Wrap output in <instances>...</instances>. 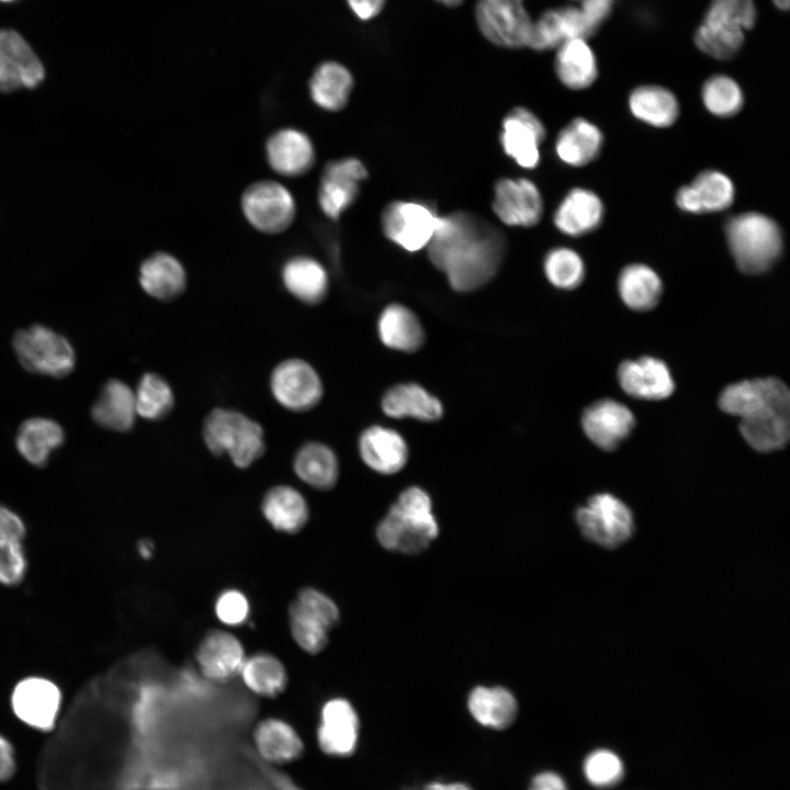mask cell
Listing matches in <instances>:
<instances>
[{
    "label": "cell",
    "mask_w": 790,
    "mask_h": 790,
    "mask_svg": "<svg viewBox=\"0 0 790 790\" xmlns=\"http://www.w3.org/2000/svg\"><path fill=\"white\" fill-rule=\"evenodd\" d=\"M431 263L458 292H471L489 282L506 255L501 230L470 212L438 217L435 234L427 246Z\"/></svg>",
    "instance_id": "1"
},
{
    "label": "cell",
    "mask_w": 790,
    "mask_h": 790,
    "mask_svg": "<svg viewBox=\"0 0 790 790\" xmlns=\"http://www.w3.org/2000/svg\"><path fill=\"white\" fill-rule=\"evenodd\" d=\"M720 408L741 419L740 431L756 451L782 449L790 437V393L779 379L745 380L727 385Z\"/></svg>",
    "instance_id": "2"
},
{
    "label": "cell",
    "mask_w": 790,
    "mask_h": 790,
    "mask_svg": "<svg viewBox=\"0 0 790 790\" xmlns=\"http://www.w3.org/2000/svg\"><path fill=\"white\" fill-rule=\"evenodd\" d=\"M439 527L429 495L417 486L403 490L379 523L376 537L382 546L405 554L425 551L437 538Z\"/></svg>",
    "instance_id": "3"
},
{
    "label": "cell",
    "mask_w": 790,
    "mask_h": 790,
    "mask_svg": "<svg viewBox=\"0 0 790 790\" xmlns=\"http://www.w3.org/2000/svg\"><path fill=\"white\" fill-rule=\"evenodd\" d=\"M725 237L737 268L746 274L766 272L782 252L780 227L760 213L747 212L731 217L725 225Z\"/></svg>",
    "instance_id": "4"
},
{
    "label": "cell",
    "mask_w": 790,
    "mask_h": 790,
    "mask_svg": "<svg viewBox=\"0 0 790 790\" xmlns=\"http://www.w3.org/2000/svg\"><path fill=\"white\" fill-rule=\"evenodd\" d=\"M202 436L210 452L217 456L227 453L240 469L250 466L266 449L262 427L233 409H212L203 421Z\"/></svg>",
    "instance_id": "5"
},
{
    "label": "cell",
    "mask_w": 790,
    "mask_h": 790,
    "mask_svg": "<svg viewBox=\"0 0 790 790\" xmlns=\"http://www.w3.org/2000/svg\"><path fill=\"white\" fill-rule=\"evenodd\" d=\"M340 612L334 600L313 587H303L289 607V627L295 643L315 655L328 643V634L339 622Z\"/></svg>",
    "instance_id": "6"
},
{
    "label": "cell",
    "mask_w": 790,
    "mask_h": 790,
    "mask_svg": "<svg viewBox=\"0 0 790 790\" xmlns=\"http://www.w3.org/2000/svg\"><path fill=\"white\" fill-rule=\"evenodd\" d=\"M575 519L582 534L603 549H617L634 532L631 509L609 493L589 497L585 506L577 508Z\"/></svg>",
    "instance_id": "7"
},
{
    "label": "cell",
    "mask_w": 790,
    "mask_h": 790,
    "mask_svg": "<svg viewBox=\"0 0 790 790\" xmlns=\"http://www.w3.org/2000/svg\"><path fill=\"white\" fill-rule=\"evenodd\" d=\"M12 343L20 363L30 372L63 377L75 366L70 342L45 326L34 325L16 331Z\"/></svg>",
    "instance_id": "8"
},
{
    "label": "cell",
    "mask_w": 790,
    "mask_h": 790,
    "mask_svg": "<svg viewBox=\"0 0 790 790\" xmlns=\"http://www.w3.org/2000/svg\"><path fill=\"white\" fill-rule=\"evenodd\" d=\"M439 215L435 208L419 201H393L382 212L384 235L406 251L427 247L435 234Z\"/></svg>",
    "instance_id": "9"
},
{
    "label": "cell",
    "mask_w": 790,
    "mask_h": 790,
    "mask_svg": "<svg viewBox=\"0 0 790 790\" xmlns=\"http://www.w3.org/2000/svg\"><path fill=\"white\" fill-rule=\"evenodd\" d=\"M475 21L486 40L505 48L527 46L533 22L523 0H478Z\"/></svg>",
    "instance_id": "10"
},
{
    "label": "cell",
    "mask_w": 790,
    "mask_h": 790,
    "mask_svg": "<svg viewBox=\"0 0 790 790\" xmlns=\"http://www.w3.org/2000/svg\"><path fill=\"white\" fill-rule=\"evenodd\" d=\"M244 214L257 229L276 234L286 229L295 215L291 192L279 182L264 180L247 188L241 199Z\"/></svg>",
    "instance_id": "11"
},
{
    "label": "cell",
    "mask_w": 790,
    "mask_h": 790,
    "mask_svg": "<svg viewBox=\"0 0 790 790\" xmlns=\"http://www.w3.org/2000/svg\"><path fill=\"white\" fill-rule=\"evenodd\" d=\"M61 701L60 688L53 680L40 676L21 679L11 693V707L16 718L40 731L55 727Z\"/></svg>",
    "instance_id": "12"
},
{
    "label": "cell",
    "mask_w": 790,
    "mask_h": 790,
    "mask_svg": "<svg viewBox=\"0 0 790 790\" xmlns=\"http://www.w3.org/2000/svg\"><path fill=\"white\" fill-rule=\"evenodd\" d=\"M270 387L276 402L289 410L303 413L323 397V383L315 369L302 359H287L272 371Z\"/></svg>",
    "instance_id": "13"
},
{
    "label": "cell",
    "mask_w": 790,
    "mask_h": 790,
    "mask_svg": "<svg viewBox=\"0 0 790 790\" xmlns=\"http://www.w3.org/2000/svg\"><path fill=\"white\" fill-rule=\"evenodd\" d=\"M492 207L507 226L532 227L542 217L543 200L531 180L501 178L494 185Z\"/></svg>",
    "instance_id": "14"
},
{
    "label": "cell",
    "mask_w": 790,
    "mask_h": 790,
    "mask_svg": "<svg viewBox=\"0 0 790 790\" xmlns=\"http://www.w3.org/2000/svg\"><path fill=\"white\" fill-rule=\"evenodd\" d=\"M368 171L361 160L353 157L330 161L321 174L318 202L321 211L337 219L356 201L360 183Z\"/></svg>",
    "instance_id": "15"
},
{
    "label": "cell",
    "mask_w": 790,
    "mask_h": 790,
    "mask_svg": "<svg viewBox=\"0 0 790 790\" xmlns=\"http://www.w3.org/2000/svg\"><path fill=\"white\" fill-rule=\"evenodd\" d=\"M544 138V125L527 108H514L501 122L500 144L503 150L521 168L538 167L540 145Z\"/></svg>",
    "instance_id": "16"
},
{
    "label": "cell",
    "mask_w": 790,
    "mask_h": 790,
    "mask_svg": "<svg viewBox=\"0 0 790 790\" xmlns=\"http://www.w3.org/2000/svg\"><path fill=\"white\" fill-rule=\"evenodd\" d=\"M44 76L41 60L23 37L11 30L0 31V91L35 88Z\"/></svg>",
    "instance_id": "17"
},
{
    "label": "cell",
    "mask_w": 790,
    "mask_h": 790,
    "mask_svg": "<svg viewBox=\"0 0 790 790\" xmlns=\"http://www.w3.org/2000/svg\"><path fill=\"white\" fill-rule=\"evenodd\" d=\"M359 727V718L352 704L343 698H332L320 709L317 744L329 756L351 755L358 745Z\"/></svg>",
    "instance_id": "18"
},
{
    "label": "cell",
    "mask_w": 790,
    "mask_h": 790,
    "mask_svg": "<svg viewBox=\"0 0 790 790\" xmlns=\"http://www.w3.org/2000/svg\"><path fill=\"white\" fill-rule=\"evenodd\" d=\"M634 424V415L625 405L608 398L592 403L582 416L585 435L605 451L617 449L630 435Z\"/></svg>",
    "instance_id": "19"
},
{
    "label": "cell",
    "mask_w": 790,
    "mask_h": 790,
    "mask_svg": "<svg viewBox=\"0 0 790 790\" xmlns=\"http://www.w3.org/2000/svg\"><path fill=\"white\" fill-rule=\"evenodd\" d=\"M195 658L205 678L225 684L239 675L246 656L241 642L234 634L211 630L201 640Z\"/></svg>",
    "instance_id": "20"
},
{
    "label": "cell",
    "mask_w": 790,
    "mask_h": 790,
    "mask_svg": "<svg viewBox=\"0 0 790 790\" xmlns=\"http://www.w3.org/2000/svg\"><path fill=\"white\" fill-rule=\"evenodd\" d=\"M618 381L628 395L645 400L667 398L675 388L666 363L653 357L623 361L618 368Z\"/></svg>",
    "instance_id": "21"
},
{
    "label": "cell",
    "mask_w": 790,
    "mask_h": 790,
    "mask_svg": "<svg viewBox=\"0 0 790 790\" xmlns=\"http://www.w3.org/2000/svg\"><path fill=\"white\" fill-rule=\"evenodd\" d=\"M252 741L258 755L272 765L294 763L305 749L298 732L279 718H267L258 722L253 729Z\"/></svg>",
    "instance_id": "22"
},
{
    "label": "cell",
    "mask_w": 790,
    "mask_h": 790,
    "mask_svg": "<svg viewBox=\"0 0 790 790\" xmlns=\"http://www.w3.org/2000/svg\"><path fill=\"white\" fill-rule=\"evenodd\" d=\"M359 452L363 462L381 474H395L406 464L408 447L395 430L372 426L359 439Z\"/></svg>",
    "instance_id": "23"
},
{
    "label": "cell",
    "mask_w": 790,
    "mask_h": 790,
    "mask_svg": "<svg viewBox=\"0 0 790 790\" xmlns=\"http://www.w3.org/2000/svg\"><path fill=\"white\" fill-rule=\"evenodd\" d=\"M266 153L271 168L285 177L306 173L315 161V150L309 137L293 128L274 133L267 142Z\"/></svg>",
    "instance_id": "24"
},
{
    "label": "cell",
    "mask_w": 790,
    "mask_h": 790,
    "mask_svg": "<svg viewBox=\"0 0 790 790\" xmlns=\"http://www.w3.org/2000/svg\"><path fill=\"white\" fill-rule=\"evenodd\" d=\"M603 213L602 201L595 192L575 188L557 206L553 222L561 233L578 237L595 230L602 222Z\"/></svg>",
    "instance_id": "25"
},
{
    "label": "cell",
    "mask_w": 790,
    "mask_h": 790,
    "mask_svg": "<svg viewBox=\"0 0 790 790\" xmlns=\"http://www.w3.org/2000/svg\"><path fill=\"white\" fill-rule=\"evenodd\" d=\"M261 510L267 521L287 534L300 532L308 521L309 509L304 496L289 485H276L263 496Z\"/></svg>",
    "instance_id": "26"
},
{
    "label": "cell",
    "mask_w": 790,
    "mask_h": 790,
    "mask_svg": "<svg viewBox=\"0 0 790 790\" xmlns=\"http://www.w3.org/2000/svg\"><path fill=\"white\" fill-rule=\"evenodd\" d=\"M93 420L103 428L128 431L133 428L137 413L135 394L120 380H110L92 406Z\"/></svg>",
    "instance_id": "27"
},
{
    "label": "cell",
    "mask_w": 790,
    "mask_h": 790,
    "mask_svg": "<svg viewBox=\"0 0 790 790\" xmlns=\"http://www.w3.org/2000/svg\"><path fill=\"white\" fill-rule=\"evenodd\" d=\"M382 409L393 418L413 417L424 421L441 418V402L422 386L415 383L397 384L382 398Z\"/></svg>",
    "instance_id": "28"
},
{
    "label": "cell",
    "mask_w": 790,
    "mask_h": 790,
    "mask_svg": "<svg viewBox=\"0 0 790 790\" xmlns=\"http://www.w3.org/2000/svg\"><path fill=\"white\" fill-rule=\"evenodd\" d=\"M554 69L560 81L574 90L590 87L598 76L596 56L583 38L568 40L558 46Z\"/></svg>",
    "instance_id": "29"
},
{
    "label": "cell",
    "mask_w": 790,
    "mask_h": 790,
    "mask_svg": "<svg viewBox=\"0 0 790 790\" xmlns=\"http://www.w3.org/2000/svg\"><path fill=\"white\" fill-rule=\"evenodd\" d=\"M602 143L600 129L591 122L577 117L558 133L555 151L564 163L582 167L597 158Z\"/></svg>",
    "instance_id": "30"
},
{
    "label": "cell",
    "mask_w": 790,
    "mask_h": 790,
    "mask_svg": "<svg viewBox=\"0 0 790 790\" xmlns=\"http://www.w3.org/2000/svg\"><path fill=\"white\" fill-rule=\"evenodd\" d=\"M139 283L148 295L169 301L184 291L187 275L182 264L174 257L159 252L143 262Z\"/></svg>",
    "instance_id": "31"
},
{
    "label": "cell",
    "mask_w": 790,
    "mask_h": 790,
    "mask_svg": "<svg viewBox=\"0 0 790 790\" xmlns=\"http://www.w3.org/2000/svg\"><path fill=\"white\" fill-rule=\"evenodd\" d=\"M377 329L381 341L394 350L414 352L424 343L425 334L419 319L400 304L394 303L383 309Z\"/></svg>",
    "instance_id": "32"
},
{
    "label": "cell",
    "mask_w": 790,
    "mask_h": 790,
    "mask_svg": "<svg viewBox=\"0 0 790 790\" xmlns=\"http://www.w3.org/2000/svg\"><path fill=\"white\" fill-rule=\"evenodd\" d=\"M293 469L300 479L319 490L332 488L339 475L338 460L334 451L316 441L306 442L298 449Z\"/></svg>",
    "instance_id": "33"
},
{
    "label": "cell",
    "mask_w": 790,
    "mask_h": 790,
    "mask_svg": "<svg viewBox=\"0 0 790 790\" xmlns=\"http://www.w3.org/2000/svg\"><path fill=\"white\" fill-rule=\"evenodd\" d=\"M63 441V428L55 420L43 417L25 420L20 426L15 439L19 453L35 466H44L50 453Z\"/></svg>",
    "instance_id": "34"
},
{
    "label": "cell",
    "mask_w": 790,
    "mask_h": 790,
    "mask_svg": "<svg viewBox=\"0 0 790 790\" xmlns=\"http://www.w3.org/2000/svg\"><path fill=\"white\" fill-rule=\"evenodd\" d=\"M467 707L479 724L496 730L511 725L518 713L516 698L503 687H476L469 696Z\"/></svg>",
    "instance_id": "35"
},
{
    "label": "cell",
    "mask_w": 790,
    "mask_h": 790,
    "mask_svg": "<svg viewBox=\"0 0 790 790\" xmlns=\"http://www.w3.org/2000/svg\"><path fill=\"white\" fill-rule=\"evenodd\" d=\"M286 290L306 304H318L328 291V276L325 268L309 257H295L289 260L282 270Z\"/></svg>",
    "instance_id": "36"
},
{
    "label": "cell",
    "mask_w": 790,
    "mask_h": 790,
    "mask_svg": "<svg viewBox=\"0 0 790 790\" xmlns=\"http://www.w3.org/2000/svg\"><path fill=\"white\" fill-rule=\"evenodd\" d=\"M352 87V75L337 61L320 64L309 80V93L313 101L319 108L331 112L346 106Z\"/></svg>",
    "instance_id": "37"
},
{
    "label": "cell",
    "mask_w": 790,
    "mask_h": 790,
    "mask_svg": "<svg viewBox=\"0 0 790 790\" xmlns=\"http://www.w3.org/2000/svg\"><path fill=\"white\" fill-rule=\"evenodd\" d=\"M618 291L622 302L637 312L650 311L658 303L663 285L658 274L642 263L629 264L618 279Z\"/></svg>",
    "instance_id": "38"
},
{
    "label": "cell",
    "mask_w": 790,
    "mask_h": 790,
    "mask_svg": "<svg viewBox=\"0 0 790 790\" xmlns=\"http://www.w3.org/2000/svg\"><path fill=\"white\" fill-rule=\"evenodd\" d=\"M629 108L636 119L655 127L670 126L679 115L676 97L659 86L635 88L629 97Z\"/></svg>",
    "instance_id": "39"
},
{
    "label": "cell",
    "mask_w": 790,
    "mask_h": 790,
    "mask_svg": "<svg viewBox=\"0 0 790 790\" xmlns=\"http://www.w3.org/2000/svg\"><path fill=\"white\" fill-rule=\"evenodd\" d=\"M239 675L250 691L264 698L278 697L287 686V673L283 663L267 652L246 657Z\"/></svg>",
    "instance_id": "40"
},
{
    "label": "cell",
    "mask_w": 790,
    "mask_h": 790,
    "mask_svg": "<svg viewBox=\"0 0 790 790\" xmlns=\"http://www.w3.org/2000/svg\"><path fill=\"white\" fill-rule=\"evenodd\" d=\"M134 394L136 413L145 419H161L171 411L174 405L170 385L155 373L144 374Z\"/></svg>",
    "instance_id": "41"
},
{
    "label": "cell",
    "mask_w": 790,
    "mask_h": 790,
    "mask_svg": "<svg viewBox=\"0 0 790 790\" xmlns=\"http://www.w3.org/2000/svg\"><path fill=\"white\" fill-rule=\"evenodd\" d=\"M700 213L720 212L727 208L734 200V185L731 179L716 170L699 173L690 183Z\"/></svg>",
    "instance_id": "42"
},
{
    "label": "cell",
    "mask_w": 790,
    "mask_h": 790,
    "mask_svg": "<svg viewBox=\"0 0 790 790\" xmlns=\"http://www.w3.org/2000/svg\"><path fill=\"white\" fill-rule=\"evenodd\" d=\"M544 273L554 286L573 290L584 280L585 266L580 256L566 247L551 249L544 258Z\"/></svg>",
    "instance_id": "43"
},
{
    "label": "cell",
    "mask_w": 790,
    "mask_h": 790,
    "mask_svg": "<svg viewBox=\"0 0 790 790\" xmlns=\"http://www.w3.org/2000/svg\"><path fill=\"white\" fill-rule=\"evenodd\" d=\"M695 43L702 53L724 60L740 50L744 43V31L702 22L695 33Z\"/></svg>",
    "instance_id": "44"
},
{
    "label": "cell",
    "mask_w": 790,
    "mask_h": 790,
    "mask_svg": "<svg viewBox=\"0 0 790 790\" xmlns=\"http://www.w3.org/2000/svg\"><path fill=\"white\" fill-rule=\"evenodd\" d=\"M702 101L710 113L729 117L742 109L744 97L735 80L724 75H715L703 83Z\"/></svg>",
    "instance_id": "45"
},
{
    "label": "cell",
    "mask_w": 790,
    "mask_h": 790,
    "mask_svg": "<svg viewBox=\"0 0 790 790\" xmlns=\"http://www.w3.org/2000/svg\"><path fill=\"white\" fill-rule=\"evenodd\" d=\"M583 771L587 781L594 787L609 788L622 780L624 766L616 753L599 748L586 756Z\"/></svg>",
    "instance_id": "46"
},
{
    "label": "cell",
    "mask_w": 790,
    "mask_h": 790,
    "mask_svg": "<svg viewBox=\"0 0 790 790\" xmlns=\"http://www.w3.org/2000/svg\"><path fill=\"white\" fill-rule=\"evenodd\" d=\"M756 7L753 0H711L703 22L743 31L754 26Z\"/></svg>",
    "instance_id": "47"
},
{
    "label": "cell",
    "mask_w": 790,
    "mask_h": 790,
    "mask_svg": "<svg viewBox=\"0 0 790 790\" xmlns=\"http://www.w3.org/2000/svg\"><path fill=\"white\" fill-rule=\"evenodd\" d=\"M27 571V560L23 541L1 539L0 540V584L3 586H16L20 584Z\"/></svg>",
    "instance_id": "48"
},
{
    "label": "cell",
    "mask_w": 790,
    "mask_h": 790,
    "mask_svg": "<svg viewBox=\"0 0 790 790\" xmlns=\"http://www.w3.org/2000/svg\"><path fill=\"white\" fill-rule=\"evenodd\" d=\"M565 41L558 9H552L532 22L527 46L534 50H548L558 47Z\"/></svg>",
    "instance_id": "49"
},
{
    "label": "cell",
    "mask_w": 790,
    "mask_h": 790,
    "mask_svg": "<svg viewBox=\"0 0 790 790\" xmlns=\"http://www.w3.org/2000/svg\"><path fill=\"white\" fill-rule=\"evenodd\" d=\"M250 606L247 597L238 589H226L216 599L215 613L219 621L230 627L245 623Z\"/></svg>",
    "instance_id": "50"
},
{
    "label": "cell",
    "mask_w": 790,
    "mask_h": 790,
    "mask_svg": "<svg viewBox=\"0 0 790 790\" xmlns=\"http://www.w3.org/2000/svg\"><path fill=\"white\" fill-rule=\"evenodd\" d=\"M26 527L22 518L9 507L0 504V540H21L25 538Z\"/></svg>",
    "instance_id": "51"
},
{
    "label": "cell",
    "mask_w": 790,
    "mask_h": 790,
    "mask_svg": "<svg viewBox=\"0 0 790 790\" xmlns=\"http://www.w3.org/2000/svg\"><path fill=\"white\" fill-rule=\"evenodd\" d=\"M614 0H583L580 10L588 21L597 29L609 15Z\"/></svg>",
    "instance_id": "52"
},
{
    "label": "cell",
    "mask_w": 790,
    "mask_h": 790,
    "mask_svg": "<svg viewBox=\"0 0 790 790\" xmlns=\"http://www.w3.org/2000/svg\"><path fill=\"white\" fill-rule=\"evenodd\" d=\"M15 757L11 743L0 734V781H5L15 771Z\"/></svg>",
    "instance_id": "53"
},
{
    "label": "cell",
    "mask_w": 790,
    "mask_h": 790,
    "mask_svg": "<svg viewBox=\"0 0 790 790\" xmlns=\"http://www.w3.org/2000/svg\"><path fill=\"white\" fill-rule=\"evenodd\" d=\"M529 790H567V786L558 774L543 771L534 776Z\"/></svg>",
    "instance_id": "54"
},
{
    "label": "cell",
    "mask_w": 790,
    "mask_h": 790,
    "mask_svg": "<svg viewBox=\"0 0 790 790\" xmlns=\"http://www.w3.org/2000/svg\"><path fill=\"white\" fill-rule=\"evenodd\" d=\"M424 790H471L466 785L461 782H431Z\"/></svg>",
    "instance_id": "55"
},
{
    "label": "cell",
    "mask_w": 790,
    "mask_h": 790,
    "mask_svg": "<svg viewBox=\"0 0 790 790\" xmlns=\"http://www.w3.org/2000/svg\"><path fill=\"white\" fill-rule=\"evenodd\" d=\"M138 553L144 558H149L153 554V544L148 540H143L138 544Z\"/></svg>",
    "instance_id": "56"
},
{
    "label": "cell",
    "mask_w": 790,
    "mask_h": 790,
    "mask_svg": "<svg viewBox=\"0 0 790 790\" xmlns=\"http://www.w3.org/2000/svg\"><path fill=\"white\" fill-rule=\"evenodd\" d=\"M436 1L442 3L445 7H458L463 2V0H436Z\"/></svg>",
    "instance_id": "57"
},
{
    "label": "cell",
    "mask_w": 790,
    "mask_h": 790,
    "mask_svg": "<svg viewBox=\"0 0 790 790\" xmlns=\"http://www.w3.org/2000/svg\"><path fill=\"white\" fill-rule=\"evenodd\" d=\"M776 7L780 10H787L789 8V0H772Z\"/></svg>",
    "instance_id": "58"
},
{
    "label": "cell",
    "mask_w": 790,
    "mask_h": 790,
    "mask_svg": "<svg viewBox=\"0 0 790 790\" xmlns=\"http://www.w3.org/2000/svg\"><path fill=\"white\" fill-rule=\"evenodd\" d=\"M287 790H301V789H298V788H296V787L292 786V787H290V788L287 787Z\"/></svg>",
    "instance_id": "59"
},
{
    "label": "cell",
    "mask_w": 790,
    "mask_h": 790,
    "mask_svg": "<svg viewBox=\"0 0 790 790\" xmlns=\"http://www.w3.org/2000/svg\"><path fill=\"white\" fill-rule=\"evenodd\" d=\"M1 1H10V0H1Z\"/></svg>",
    "instance_id": "60"
}]
</instances>
